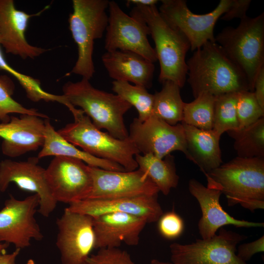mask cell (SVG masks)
I'll list each match as a JSON object with an SVG mask.
<instances>
[{
    "mask_svg": "<svg viewBox=\"0 0 264 264\" xmlns=\"http://www.w3.org/2000/svg\"><path fill=\"white\" fill-rule=\"evenodd\" d=\"M45 177L57 202L69 204L86 199L92 188L88 165L76 158L54 156L45 169Z\"/></svg>",
    "mask_w": 264,
    "mask_h": 264,
    "instance_id": "13",
    "label": "cell"
},
{
    "mask_svg": "<svg viewBox=\"0 0 264 264\" xmlns=\"http://www.w3.org/2000/svg\"><path fill=\"white\" fill-rule=\"evenodd\" d=\"M0 193H1V192H0Z\"/></svg>",
    "mask_w": 264,
    "mask_h": 264,
    "instance_id": "44",
    "label": "cell"
},
{
    "mask_svg": "<svg viewBox=\"0 0 264 264\" xmlns=\"http://www.w3.org/2000/svg\"><path fill=\"white\" fill-rule=\"evenodd\" d=\"M138 167L144 172L157 187L159 192L167 196L171 189L176 188L179 176L176 174L174 157L170 154L159 158L152 154L135 156Z\"/></svg>",
    "mask_w": 264,
    "mask_h": 264,
    "instance_id": "25",
    "label": "cell"
},
{
    "mask_svg": "<svg viewBox=\"0 0 264 264\" xmlns=\"http://www.w3.org/2000/svg\"><path fill=\"white\" fill-rule=\"evenodd\" d=\"M215 39L244 73L253 92L256 76L264 66V13L254 18L246 16L237 27L224 28Z\"/></svg>",
    "mask_w": 264,
    "mask_h": 264,
    "instance_id": "6",
    "label": "cell"
},
{
    "mask_svg": "<svg viewBox=\"0 0 264 264\" xmlns=\"http://www.w3.org/2000/svg\"><path fill=\"white\" fill-rule=\"evenodd\" d=\"M112 84V90L116 94L136 109L137 118L140 121H145L152 115L154 96L147 88L122 81H113Z\"/></svg>",
    "mask_w": 264,
    "mask_h": 264,
    "instance_id": "29",
    "label": "cell"
},
{
    "mask_svg": "<svg viewBox=\"0 0 264 264\" xmlns=\"http://www.w3.org/2000/svg\"><path fill=\"white\" fill-rule=\"evenodd\" d=\"M207 182L206 186L194 178L188 183L189 191L198 200L201 210L198 228L202 239L212 238L219 229L227 225L237 227H264V222L240 220L231 216L220 204L222 193L220 188L212 182Z\"/></svg>",
    "mask_w": 264,
    "mask_h": 264,
    "instance_id": "17",
    "label": "cell"
},
{
    "mask_svg": "<svg viewBox=\"0 0 264 264\" xmlns=\"http://www.w3.org/2000/svg\"><path fill=\"white\" fill-rule=\"evenodd\" d=\"M21 249L16 248L11 253H7L6 250L0 251V264H16V260Z\"/></svg>",
    "mask_w": 264,
    "mask_h": 264,
    "instance_id": "39",
    "label": "cell"
},
{
    "mask_svg": "<svg viewBox=\"0 0 264 264\" xmlns=\"http://www.w3.org/2000/svg\"><path fill=\"white\" fill-rule=\"evenodd\" d=\"M26 264H35V263L33 260L30 259L27 261Z\"/></svg>",
    "mask_w": 264,
    "mask_h": 264,
    "instance_id": "43",
    "label": "cell"
},
{
    "mask_svg": "<svg viewBox=\"0 0 264 264\" xmlns=\"http://www.w3.org/2000/svg\"><path fill=\"white\" fill-rule=\"evenodd\" d=\"M101 59L114 81L131 82L147 89L152 86L154 65L140 55L129 51H107Z\"/></svg>",
    "mask_w": 264,
    "mask_h": 264,
    "instance_id": "22",
    "label": "cell"
},
{
    "mask_svg": "<svg viewBox=\"0 0 264 264\" xmlns=\"http://www.w3.org/2000/svg\"><path fill=\"white\" fill-rule=\"evenodd\" d=\"M239 93L216 96L212 130L220 137L225 132L239 129L236 110Z\"/></svg>",
    "mask_w": 264,
    "mask_h": 264,
    "instance_id": "30",
    "label": "cell"
},
{
    "mask_svg": "<svg viewBox=\"0 0 264 264\" xmlns=\"http://www.w3.org/2000/svg\"><path fill=\"white\" fill-rule=\"evenodd\" d=\"M39 203L35 194L22 200L10 195L0 210V242L22 249L30 246L32 239L42 240L44 235L35 217Z\"/></svg>",
    "mask_w": 264,
    "mask_h": 264,
    "instance_id": "12",
    "label": "cell"
},
{
    "mask_svg": "<svg viewBox=\"0 0 264 264\" xmlns=\"http://www.w3.org/2000/svg\"><path fill=\"white\" fill-rule=\"evenodd\" d=\"M87 264H134L130 254L119 248L99 249L90 255Z\"/></svg>",
    "mask_w": 264,
    "mask_h": 264,
    "instance_id": "34",
    "label": "cell"
},
{
    "mask_svg": "<svg viewBox=\"0 0 264 264\" xmlns=\"http://www.w3.org/2000/svg\"><path fill=\"white\" fill-rule=\"evenodd\" d=\"M44 120L33 115L22 114L19 117L12 116L9 122H0L2 154L16 157L37 150L44 144Z\"/></svg>",
    "mask_w": 264,
    "mask_h": 264,
    "instance_id": "21",
    "label": "cell"
},
{
    "mask_svg": "<svg viewBox=\"0 0 264 264\" xmlns=\"http://www.w3.org/2000/svg\"><path fill=\"white\" fill-rule=\"evenodd\" d=\"M95 248H118L122 243L136 246L147 223L143 218L122 212L92 217Z\"/></svg>",
    "mask_w": 264,
    "mask_h": 264,
    "instance_id": "20",
    "label": "cell"
},
{
    "mask_svg": "<svg viewBox=\"0 0 264 264\" xmlns=\"http://www.w3.org/2000/svg\"><path fill=\"white\" fill-rule=\"evenodd\" d=\"M108 24L104 47L107 51H129L154 63L157 61L154 49L148 39L150 31L141 19L127 15L114 0L109 1Z\"/></svg>",
    "mask_w": 264,
    "mask_h": 264,
    "instance_id": "9",
    "label": "cell"
},
{
    "mask_svg": "<svg viewBox=\"0 0 264 264\" xmlns=\"http://www.w3.org/2000/svg\"><path fill=\"white\" fill-rule=\"evenodd\" d=\"M88 167L92 183L87 198L151 196L158 195L159 192L157 187L139 168L132 171H114Z\"/></svg>",
    "mask_w": 264,
    "mask_h": 264,
    "instance_id": "15",
    "label": "cell"
},
{
    "mask_svg": "<svg viewBox=\"0 0 264 264\" xmlns=\"http://www.w3.org/2000/svg\"><path fill=\"white\" fill-rule=\"evenodd\" d=\"M15 86L12 80L6 75L0 76V121L8 122L10 120V114L33 115L44 119L48 116L40 112L34 108L28 109L12 98Z\"/></svg>",
    "mask_w": 264,
    "mask_h": 264,
    "instance_id": "32",
    "label": "cell"
},
{
    "mask_svg": "<svg viewBox=\"0 0 264 264\" xmlns=\"http://www.w3.org/2000/svg\"><path fill=\"white\" fill-rule=\"evenodd\" d=\"M56 223V244L62 264H87L95 248L93 218L66 208Z\"/></svg>",
    "mask_w": 264,
    "mask_h": 264,
    "instance_id": "14",
    "label": "cell"
},
{
    "mask_svg": "<svg viewBox=\"0 0 264 264\" xmlns=\"http://www.w3.org/2000/svg\"><path fill=\"white\" fill-rule=\"evenodd\" d=\"M63 95L74 107H80L98 129H105L111 136L129 138L124 115L132 107L117 94L98 89L89 80L69 81L63 87Z\"/></svg>",
    "mask_w": 264,
    "mask_h": 264,
    "instance_id": "5",
    "label": "cell"
},
{
    "mask_svg": "<svg viewBox=\"0 0 264 264\" xmlns=\"http://www.w3.org/2000/svg\"><path fill=\"white\" fill-rule=\"evenodd\" d=\"M187 148L192 161L204 174L222 163L219 136L213 130L206 131L181 123Z\"/></svg>",
    "mask_w": 264,
    "mask_h": 264,
    "instance_id": "23",
    "label": "cell"
},
{
    "mask_svg": "<svg viewBox=\"0 0 264 264\" xmlns=\"http://www.w3.org/2000/svg\"><path fill=\"white\" fill-rule=\"evenodd\" d=\"M149 264H173L172 263L165 262L156 259L152 260Z\"/></svg>",
    "mask_w": 264,
    "mask_h": 264,
    "instance_id": "41",
    "label": "cell"
},
{
    "mask_svg": "<svg viewBox=\"0 0 264 264\" xmlns=\"http://www.w3.org/2000/svg\"><path fill=\"white\" fill-rule=\"evenodd\" d=\"M37 157L24 161L4 159L0 162V191L4 192L11 183L21 189L33 192L39 197L37 211L48 217L55 209L57 202L52 197L45 177V169L38 164Z\"/></svg>",
    "mask_w": 264,
    "mask_h": 264,
    "instance_id": "16",
    "label": "cell"
},
{
    "mask_svg": "<svg viewBox=\"0 0 264 264\" xmlns=\"http://www.w3.org/2000/svg\"><path fill=\"white\" fill-rule=\"evenodd\" d=\"M247 237L221 227L208 239H197L190 244L170 245L173 264H247L237 255L238 243Z\"/></svg>",
    "mask_w": 264,
    "mask_h": 264,
    "instance_id": "8",
    "label": "cell"
},
{
    "mask_svg": "<svg viewBox=\"0 0 264 264\" xmlns=\"http://www.w3.org/2000/svg\"><path fill=\"white\" fill-rule=\"evenodd\" d=\"M158 221L159 232L166 239H176L180 236L183 231V220L174 211L163 214Z\"/></svg>",
    "mask_w": 264,
    "mask_h": 264,
    "instance_id": "35",
    "label": "cell"
},
{
    "mask_svg": "<svg viewBox=\"0 0 264 264\" xmlns=\"http://www.w3.org/2000/svg\"><path fill=\"white\" fill-rule=\"evenodd\" d=\"M158 0H128L127 1L126 5L129 6L131 5L134 6H149L156 5Z\"/></svg>",
    "mask_w": 264,
    "mask_h": 264,
    "instance_id": "40",
    "label": "cell"
},
{
    "mask_svg": "<svg viewBox=\"0 0 264 264\" xmlns=\"http://www.w3.org/2000/svg\"><path fill=\"white\" fill-rule=\"evenodd\" d=\"M48 7L47 6L37 13L29 14L17 9L13 0H0V44L7 53L23 59H34L48 51L29 44L25 33L29 20L40 15Z\"/></svg>",
    "mask_w": 264,
    "mask_h": 264,
    "instance_id": "18",
    "label": "cell"
},
{
    "mask_svg": "<svg viewBox=\"0 0 264 264\" xmlns=\"http://www.w3.org/2000/svg\"><path fill=\"white\" fill-rule=\"evenodd\" d=\"M187 82L194 98L203 93L218 96L250 91L243 71L216 42H209L195 51L186 61Z\"/></svg>",
    "mask_w": 264,
    "mask_h": 264,
    "instance_id": "1",
    "label": "cell"
},
{
    "mask_svg": "<svg viewBox=\"0 0 264 264\" xmlns=\"http://www.w3.org/2000/svg\"><path fill=\"white\" fill-rule=\"evenodd\" d=\"M67 108L74 120L57 131L61 136L93 156L119 164L126 171L136 170L135 156L140 153L129 138L114 137L95 127L81 109L70 103Z\"/></svg>",
    "mask_w": 264,
    "mask_h": 264,
    "instance_id": "4",
    "label": "cell"
},
{
    "mask_svg": "<svg viewBox=\"0 0 264 264\" xmlns=\"http://www.w3.org/2000/svg\"><path fill=\"white\" fill-rule=\"evenodd\" d=\"M157 196L108 199L87 198L71 203L68 210L94 217L112 212H122L144 219L147 223L157 221L163 214Z\"/></svg>",
    "mask_w": 264,
    "mask_h": 264,
    "instance_id": "19",
    "label": "cell"
},
{
    "mask_svg": "<svg viewBox=\"0 0 264 264\" xmlns=\"http://www.w3.org/2000/svg\"><path fill=\"white\" fill-rule=\"evenodd\" d=\"M162 84L161 90L154 94L152 115L169 125H176L183 119L184 102L180 95V88L171 81H166Z\"/></svg>",
    "mask_w": 264,
    "mask_h": 264,
    "instance_id": "26",
    "label": "cell"
},
{
    "mask_svg": "<svg viewBox=\"0 0 264 264\" xmlns=\"http://www.w3.org/2000/svg\"><path fill=\"white\" fill-rule=\"evenodd\" d=\"M44 142L37 157L64 156L79 159L87 165L104 170L124 171V168L116 163L93 156L78 149L55 131L48 118L44 119Z\"/></svg>",
    "mask_w": 264,
    "mask_h": 264,
    "instance_id": "24",
    "label": "cell"
},
{
    "mask_svg": "<svg viewBox=\"0 0 264 264\" xmlns=\"http://www.w3.org/2000/svg\"><path fill=\"white\" fill-rule=\"evenodd\" d=\"M216 99V96L203 93L191 102H184L181 122L198 129L212 130Z\"/></svg>",
    "mask_w": 264,
    "mask_h": 264,
    "instance_id": "28",
    "label": "cell"
},
{
    "mask_svg": "<svg viewBox=\"0 0 264 264\" xmlns=\"http://www.w3.org/2000/svg\"><path fill=\"white\" fill-rule=\"evenodd\" d=\"M130 15L141 19L149 28L160 65L159 81H171L182 88L187 74L186 55L190 49L188 39L167 22L156 5L134 6Z\"/></svg>",
    "mask_w": 264,
    "mask_h": 264,
    "instance_id": "2",
    "label": "cell"
},
{
    "mask_svg": "<svg viewBox=\"0 0 264 264\" xmlns=\"http://www.w3.org/2000/svg\"><path fill=\"white\" fill-rule=\"evenodd\" d=\"M9 245L8 243L0 242V251L6 250Z\"/></svg>",
    "mask_w": 264,
    "mask_h": 264,
    "instance_id": "42",
    "label": "cell"
},
{
    "mask_svg": "<svg viewBox=\"0 0 264 264\" xmlns=\"http://www.w3.org/2000/svg\"><path fill=\"white\" fill-rule=\"evenodd\" d=\"M159 11L172 26L188 39L190 49L195 51L209 42H215L214 29L218 20L228 9L231 0H220L211 12L193 13L184 0H162Z\"/></svg>",
    "mask_w": 264,
    "mask_h": 264,
    "instance_id": "10",
    "label": "cell"
},
{
    "mask_svg": "<svg viewBox=\"0 0 264 264\" xmlns=\"http://www.w3.org/2000/svg\"><path fill=\"white\" fill-rule=\"evenodd\" d=\"M0 69L7 71L14 76L24 88L27 97L33 102L44 100L46 102L55 101L64 105L65 97L48 93L41 87L38 79L20 73L8 64L4 58L0 44Z\"/></svg>",
    "mask_w": 264,
    "mask_h": 264,
    "instance_id": "31",
    "label": "cell"
},
{
    "mask_svg": "<svg viewBox=\"0 0 264 264\" xmlns=\"http://www.w3.org/2000/svg\"><path fill=\"white\" fill-rule=\"evenodd\" d=\"M204 175L229 206L240 204L251 212L264 208V158L237 156Z\"/></svg>",
    "mask_w": 264,
    "mask_h": 264,
    "instance_id": "3",
    "label": "cell"
},
{
    "mask_svg": "<svg viewBox=\"0 0 264 264\" xmlns=\"http://www.w3.org/2000/svg\"><path fill=\"white\" fill-rule=\"evenodd\" d=\"M264 251V235L250 242L243 243L238 246L237 256L246 263L255 254Z\"/></svg>",
    "mask_w": 264,
    "mask_h": 264,
    "instance_id": "36",
    "label": "cell"
},
{
    "mask_svg": "<svg viewBox=\"0 0 264 264\" xmlns=\"http://www.w3.org/2000/svg\"><path fill=\"white\" fill-rule=\"evenodd\" d=\"M253 92L259 104L264 110V66L261 68L256 76Z\"/></svg>",
    "mask_w": 264,
    "mask_h": 264,
    "instance_id": "38",
    "label": "cell"
},
{
    "mask_svg": "<svg viewBox=\"0 0 264 264\" xmlns=\"http://www.w3.org/2000/svg\"><path fill=\"white\" fill-rule=\"evenodd\" d=\"M250 0H231L230 5L226 11L221 17L224 21H230L233 19L244 18L246 15V12L251 3Z\"/></svg>",
    "mask_w": 264,
    "mask_h": 264,
    "instance_id": "37",
    "label": "cell"
},
{
    "mask_svg": "<svg viewBox=\"0 0 264 264\" xmlns=\"http://www.w3.org/2000/svg\"><path fill=\"white\" fill-rule=\"evenodd\" d=\"M69 27L77 44L78 58L71 73L89 80L95 68L93 61L94 41L101 38L108 24V0H73Z\"/></svg>",
    "mask_w": 264,
    "mask_h": 264,
    "instance_id": "7",
    "label": "cell"
},
{
    "mask_svg": "<svg viewBox=\"0 0 264 264\" xmlns=\"http://www.w3.org/2000/svg\"><path fill=\"white\" fill-rule=\"evenodd\" d=\"M234 140L238 156L264 158V118L241 130L227 132Z\"/></svg>",
    "mask_w": 264,
    "mask_h": 264,
    "instance_id": "27",
    "label": "cell"
},
{
    "mask_svg": "<svg viewBox=\"0 0 264 264\" xmlns=\"http://www.w3.org/2000/svg\"><path fill=\"white\" fill-rule=\"evenodd\" d=\"M239 130L243 129L264 117V110L259 104L254 92L239 93L236 105Z\"/></svg>",
    "mask_w": 264,
    "mask_h": 264,
    "instance_id": "33",
    "label": "cell"
},
{
    "mask_svg": "<svg viewBox=\"0 0 264 264\" xmlns=\"http://www.w3.org/2000/svg\"><path fill=\"white\" fill-rule=\"evenodd\" d=\"M129 138L143 154H152L162 159L179 151L192 161L181 123L171 125L153 115L143 121L135 118L130 125Z\"/></svg>",
    "mask_w": 264,
    "mask_h": 264,
    "instance_id": "11",
    "label": "cell"
}]
</instances>
